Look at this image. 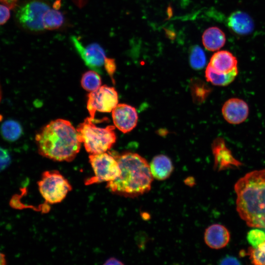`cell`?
Masks as SVG:
<instances>
[{
	"instance_id": "27",
	"label": "cell",
	"mask_w": 265,
	"mask_h": 265,
	"mask_svg": "<svg viewBox=\"0 0 265 265\" xmlns=\"http://www.w3.org/2000/svg\"><path fill=\"white\" fill-rule=\"evenodd\" d=\"M10 9L7 6L0 4V26L4 24L10 18Z\"/></svg>"
},
{
	"instance_id": "8",
	"label": "cell",
	"mask_w": 265,
	"mask_h": 265,
	"mask_svg": "<svg viewBox=\"0 0 265 265\" xmlns=\"http://www.w3.org/2000/svg\"><path fill=\"white\" fill-rule=\"evenodd\" d=\"M87 108L90 117L94 118L95 112H110L117 105L118 96L113 87L104 85L87 95Z\"/></svg>"
},
{
	"instance_id": "4",
	"label": "cell",
	"mask_w": 265,
	"mask_h": 265,
	"mask_svg": "<svg viewBox=\"0 0 265 265\" xmlns=\"http://www.w3.org/2000/svg\"><path fill=\"white\" fill-rule=\"evenodd\" d=\"M95 120L94 118L87 117L76 129L80 141L83 143L90 154L106 152L116 140L115 126L98 127L94 123Z\"/></svg>"
},
{
	"instance_id": "20",
	"label": "cell",
	"mask_w": 265,
	"mask_h": 265,
	"mask_svg": "<svg viewBox=\"0 0 265 265\" xmlns=\"http://www.w3.org/2000/svg\"><path fill=\"white\" fill-rule=\"evenodd\" d=\"M0 130L2 137L9 141L17 140L22 133L21 125L13 120H8L4 122L1 126Z\"/></svg>"
},
{
	"instance_id": "18",
	"label": "cell",
	"mask_w": 265,
	"mask_h": 265,
	"mask_svg": "<svg viewBox=\"0 0 265 265\" xmlns=\"http://www.w3.org/2000/svg\"><path fill=\"white\" fill-rule=\"evenodd\" d=\"M213 152L215 157L214 167L220 171L232 167L241 165L240 162L236 160L230 154L229 151L223 148L219 149L214 147Z\"/></svg>"
},
{
	"instance_id": "17",
	"label": "cell",
	"mask_w": 265,
	"mask_h": 265,
	"mask_svg": "<svg viewBox=\"0 0 265 265\" xmlns=\"http://www.w3.org/2000/svg\"><path fill=\"white\" fill-rule=\"evenodd\" d=\"M238 74V68L228 73L216 72L209 64L205 71V77L208 81L218 86H226L231 83Z\"/></svg>"
},
{
	"instance_id": "24",
	"label": "cell",
	"mask_w": 265,
	"mask_h": 265,
	"mask_svg": "<svg viewBox=\"0 0 265 265\" xmlns=\"http://www.w3.org/2000/svg\"><path fill=\"white\" fill-rule=\"evenodd\" d=\"M248 242L254 248L265 241V232L259 229L250 230L247 234Z\"/></svg>"
},
{
	"instance_id": "28",
	"label": "cell",
	"mask_w": 265,
	"mask_h": 265,
	"mask_svg": "<svg viewBox=\"0 0 265 265\" xmlns=\"http://www.w3.org/2000/svg\"><path fill=\"white\" fill-rule=\"evenodd\" d=\"M220 265H240L241 263L236 258L232 256H227L222 259L220 262Z\"/></svg>"
},
{
	"instance_id": "14",
	"label": "cell",
	"mask_w": 265,
	"mask_h": 265,
	"mask_svg": "<svg viewBox=\"0 0 265 265\" xmlns=\"http://www.w3.org/2000/svg\"><path fill=\"white\" fill-rule=\"evenodd\" d=\"M237 64L236 57L231 53L222 50L212 55L209 64L218 73H228L238 68Z\"/></svg>"
},
{
	"instance_id": "9",
	"label": "cell",
	"mask_w": 265,
	"mask_h": 265,
	"mask_svg": "<svg viewBox=\"0 0 265 265\" xmlns=\"http://www.w3.org/2000/svg\"><path fill=\"white\" fill-rule=\"evenodd\" d=\"M71 41L85 65L92 70L102 74V67L104 66L106 58L103 48L96 43H91L85 47L75 36L71 37Z\"/></svg>"
},
{
	"instance_id": "15",
	"label": "cell",
	"mask_w": 265,
	"mask_h": 265,
	"mask_svg": "<svg viewBox=\"0 0 265 265\" xmlns=\"http://www.w3.org/2000/svg\"><path fill=\"white\" fill-rule=\"evenodd\" d=\"M149 166L153 178L159 181L168 178L173 170V165L171 159L164 155L154 157Z\"/></svg>"
},
{
	"instance_id": "2",
	"label": "cell",
	"mask_w": 265,
	"mask_h": 265,
	"mask_svg": "<svg viewBox=\"0 0 265 265\" xmlns=\"http://www.w3.org/2000/svg\"><path fill=\"white\" fill-rule=\"evenodd\" d=\"M234 189L240 218L249 227L265 229V169L246 174Z\"/></svg>"
},
{
	"instance_id": "12",
	"label": "cell",
	"mask_w": 265,
	"mask_h": 265,
	"mask_svg": "<svg viewBox=\"0 0 265 265\" xmlns=\"http://www.w3.org/2000/svg\"><path fill=\"white\" fill-rule=\"evenodd\" d=\"M230 240V233L224 226L214 224L208 227L204 234L206 244L212 249H218L225 247Z\"/></svg>"
},
{
	"instance_id": "16",
	"label": "cell",
	"mask_w": 265,
	"mask_h": 265,
	"mask_svg": "<svg viewBox=\"0 0 265 265\" xmlns=\"http://www.w3.org/2000/svg\"><path fill=\"white\" fill-rule=\"evenodd\" d=\"M226 42L224 32L216 26L207 28L202 35L203 44L207 50L215 51L221 49Z\"/></svg>"
},
{
	"instance_id": "32",
	"label": "cell",
	"mask_w": 265,
	"mask_h": 265,
	"mask_svg": "<svg viewBox=\"0 0 265 265\" xmlns=\"http://www.w3.org/2000/svg\"><path fill=\"white\" fill-rule=\"evenodd\" d=\"M2 99V91H1V88L0 85V103L1 102Z\"/></svg>"
},
{
	"instance_id": "6",
	"label": "cell",
	"mask_w": 265,
	"mask_h": 265,
	"mask_svg": "<svg viewBox=\"0 0 265 265\" xmlns=\"http://www.w3.org/2000/svg\"><path fill=\"white\" fill-rule=\"evenodd\" d=\"M37 184L42 196L51 204L62 202L72 189L68 180L57 170L44 171Z\"/></svg>"
},
{
	"instance_id": "3",
	"label": "cell",
	"mask_w": 265,
	"mask_h": 265,
	"mask_svg": "<svg viewBox=\"0 0 265 265\" xmlns=\"http://www.w3.org/2000/svg\"><path fill=\"white\" fill-rule=\"evenodd\" d=\"M120 169L119 176L107 182L106 187L112 193L133 198L148 192L151 188L153 177L149 164L140 155L125 152L113 155Z\"/></svg>"
},
{
	"instance_id": "22",
	"label": "cell",
	"mask_w": 265,
	"mask_h": 265,
	"mask_svg": "<svg viewBox=\"0 0 265 265\" xmlns=\"http://www.w3.org/2000/svg\"><path fill=\"white\" fill-rule=\"evenodd\" d=\"M189 62L191 66L194 69L200 70L205 67L206 64V55L200 46L195 45L191 48Z\"/></svg>"
},
{
	"instance_id": "21",
	"label": "cell",
	"mask_w": 265,
	"mask_h": 265,
	"mask_svg": "<svg viewBox=\"0 0 265 265\" xmlns=\"http://www.w3.org/2000/svg\"><path fill=\"white\" fill-rule=\"evenodd\" d=\"M99 74L93 70L84 73L81 79V85L86 91L96 90L101 86V79Z\"/></svg>"
},
{
	"instance_id": "25",
	"label": "cell",
	"mask_w": 265,
	"mask_h": 265,
	"mask_svg": "<svg viewBox=\"0 0 265 265\" xmlns=\"http://www.w3.org/2000/svg\"><path fill=\"white\" fill-rule=\"evenodd\" d=\"M11 162V157L8 152L5 149L0 147V171L4 170Z\"/></svg>"
},
{
	"instance_id": "13",
	"label": "cell",
	"mask_w": 265,
	"mask_h": 265,
	"mask_svg": "<svg viewBox=\"0 0 265 265\" xmlns=\"http://www.w3.org/2000/svg\"><path fill=\"white\" fill-rule=\"evenodd\" d=\"M229 28L235 33L245 35L251 33L254 29V22L252 18L241 11L232 13L227 19Z\"/></svg>"
},
{
	"instance_id": "10",
	"label": "cell",
	"mask_w": 265,
	"mask_h": 265,
	"mask_svg": "<svg viewBox=\"0 0 265 265\" xmlns=\"http://www.w3.org/2000/svg\"><path fill=\"white\" fill-rule=\"evenodd\" d=\"M112 117L115 127L123 133L132 130L138 121L135 108L125 104H117L112 110Z\"/></svg>"
},
{
	"instance_id": "19",
	"label": "cell",
	"mask_w": 265,
	"mask_h": 265,
	"mask_svg": "<svg viewBox=\"0 0 265 265\" xmlns=\"http://www.w3.org/2000/svg\"><path fill=\"white\" fill-rule=\"evenodd\" d=\"M65 23V17L62 13L57 10L49 9L43 17L45 29L53 30L60 28Z\"/></svg>"
},
{
	"instance_id": "7",
	"label": "cell",
	"mask_w": 265,
	"mask_h": 265,
	"mask_svg": "<svg viewBox=\"0 0 265 265\" xmlns=\"http://www.w3.org/2000/svg\"><path fill=\"white\" fill-rule=\"evenodd\" d=\"M89 160L94 176L86 180L87 185L113 181L120 174L119 164L112 154L106 152L90 154Z\"/></svg>"
},
{
	"instance_id": "30",
	"label": "cell",
	"mask_w": 265,
	"mask_h": 265,
	"mask_svg": "<svg viewBox=\"0 0 265 265\" xmlns=\"http://www.w3.org/2000/svg\"><path fill=\"white\" fill-rule=\"evenodd\" d=\"M105 265H123V263L121 262L119 260L114 258H111L109 259L105 263Z\"/></svg>"
},
{
	"instance_id": "26",
	"label": "cell",
	"mask_w": 265,
	"mask_h": 265,
	"mask_svg": "<svg viewBox=\"0 0 265 265\" xmlns=\"http://www.w3.org/2000/svg\"><path fill=\"white\" fill-rule=\"evenodd\" d=\"M104 67L109 76L111 77L113 81V74L116 71V68L115 60L112 58H107L106 57L104 63Z\"/></svg>"
},
{
	"instance_id": "23",
	"label": "cell",
	"mask_w": 265,
	"mask_h": 265,
	"mask_svg": "<svg viewBox=\"0 0 265 265\" xmlns=\"http://www.w3.org/2000/svg\"><path fill=\"white\" fill-rule=\"evenodd\" d=\"M247 254L251 263L256 265H265V241L256 248L250 247Z\"/></svg>"
},
{
	"instance_id": "1",
	"label": "cell",
	"mask_w": 265,
	"mask_h": 265,
	"mask_svg": "<svg viewBox=\"0 0 265 265\" xmlns=\"http://www.w3.org/2000/svg\"><path fill=\"white\" fill-rule=\"evenodd\" d=\"M39 154L58 161H71L79 152L81 142L77 130L63 119L51 121L35 136Z\"/></svg>"
},
{
	"instance_id": "5",
	"label": "cell",
	"mask_w": 265,
	"mask_h": 265,
	"mask_svg": "<svg viewBox=\"0 0 265 265\" xmlns=\"http://www.w3.org/2000/svg\"><path fill=\"white\" fill-rule=\"evenodd\" d=\"M45 0H26L19 3L14 9L15 20L18 26L25 30L39 33L45 30L43 17L50 9Z\"/></svg>"
},
{
	"instance_id": "31",
	"label": "cell",
	"mask_w": 265,
	"mask_h": 265,
	"mask_svg": "<svg viewBox=\"0 0 265 265\" xmlns=\"http://www.w3.org/2000/svg\"><path fill=\"white\" fill-rule=\"evenodd\" d=\"M6 264L5 255L0 252V265H4Z\"/></svg>"
},
{
	"instance_id": "29",
	"label": "cell",
	"mask_w": 265,
	"mask_h": 265,
	"mask_svg": "<svg viewBox=\"0 0 265 265\" xmlns=\"http://www.w3.org/2000/svg\"><path fill=\"white\" fill-rule=\"evenodd\" d=\"M19 0H0V2L9 7L11 9H15L18 5Z\"/></svg>"
},
{
	"instance_id": "11",
	"label": "cell",
	"mask_w": 265,
	"mask_h": 265,
	"mask_svg": "<svg viewBox=\"0 0 265 265\" xmlns=\"http://www.w3.org/2000/svg\"><path fill=\"white\" fill-rule=\"evenodd\" d=\"M225 120L232 124H239L244 122L248 116L249 107L243 100L237 98L229 99L222 107Z\"/></svg>"
}]
</instances>
